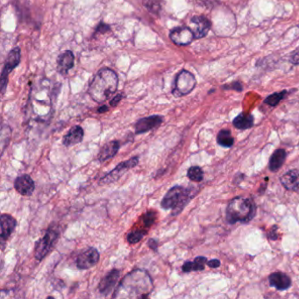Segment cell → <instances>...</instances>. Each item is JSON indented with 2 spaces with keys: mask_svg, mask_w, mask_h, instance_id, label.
<instances>
[{
  "mask_svg": "<svg viewBox=\"0 0 299 299\" xmlns=\"http://www.w3.org/2000/svg\"><path fill=\"white\" fill-rule=\"evenodd\" d=\"M74 61L75 57L73 53L69 50L66 51L58 58V71L61 75H66L69 72V69L73 68Z\"/></svg>",
  "mask_w": 299,
  "mask_h": 299,
  "instance_id": "20",
  "label": "cell"
},
{
  "mask_svg": "<svg viewBox=\"0 0 299 299\" xmlns=\"http://www.w3.org/2000/svg\"><path fill=\"white\" fill-rule=\"evenodd\" d=\"M99 261H100V253L98 252V250L94 248H89L87 249L84 250L77 256L76 263L78 269L86 270L96 266Z\"/></svg>",
  "mask_w": 299,
  "mask_h": 299,
  "instance_id": "9",
  "label": "cell"
},
{
  "mask_svg": "<svg viewBox=\"0 0 299 299\" xmlns=\"http://www.w3.org/2000/svg\"><path fill=\"white\" fill-rule=\"evenodd\" d=\"M138 163V157L131 158L128 161L120 162L119 164L116 166L115 169H112L111 171H110L100 179V185L110 184L119 180V178L122 177L123 175L127 172V170L135 168V166H137Z\"/></svg>",
  "mask_w": 299,
  "mask_h": 299,
  "instance_id": "7",
  "label": "cell"
},
{
  "mask_svg": "<svg viewBox=\"0 0 299 299\" xmlns=\"http://www.w3.org/2000/svg\"><path fill=\"white\" fill-rule=\"evenodd\" d=\"M223 89L224 90H235L237 92H242L243 87H242V85L240 82H234V83L229 84V85H224Z\"/></svg>",
  "mask_w": 299,
  "mask_h": 299,
  "instance_id": "30",
  "label": "cell"
},
{
  "mask_svg": "<svg viewBox=\"0 0 299 299\" xmlns=\"http://www.w3.org/2000/svg\"><path fill=\"white\" fill-rule=\"evenodd\" d=\"M192 29L195 39L203 38L211 30V21L204 16H194L191 19Z\"/></svg>",
  "mask_w": 299,
  "mask_h": 299,
  "instance_id": "10",
  "label": "cell"
},
{
  "mask_svg": "<svg viewBox=\"0 0 299 299\" xmlns=\"http://www.w3.org/2000/svg\"><path fill=\"white\" fill-rule=\"evenodd\" d=\"M217 142L219 145L224 148H231L234 145V139L232 136L230 130L227 129H223L220 130L217 136Z\"/></svg>",
  "mask_w": 299,
  "mask_h": 299,
  "instance_id": "24",
  "label": "cell"
},
{
  "mask_svg": "<svg viewBox=\"0 0 299 299\" xmlns=\"http://www.w3.org/2000/svg\"><path fill=\"white\" fill-rule=\"evenodd\" d=\"M121 99H122V95H121V94H119V95H117V96L114 97V98L112 99V100H111V102H110L111 106H113V107L117 106L119 102H120Z\"/></svg>",
  "mask_w": 299,
  "mask_h": 299,
  "instance_id": "33",
  "label": "cell"
},
{
  "mask_svg": "<svg viewBox=\"0 0 299 299\" xmlns=\"http://www.w3.org/2000/svg\"><path fill=\"white\" fill-rule=\"evenodd\" d=\"M84 138V130L79 126H75L68 132V134L63 137L62 143L66 147L74 146L82 142Z\"/></svg>",
  "mask_w": 299,
  "mask_h": 299,
  "instance_id": "19",
  "label": "cell"
},
{
  "mask_svg": "<svg viewBox=\"0 0 299 299\" xmlns=\"http://www.w3.org/2000/svg\"><path fill=\"white\" fill-rule=\"evenodd\" d=\"M280 182L287 191L298 192L299 190V169L289 170L281 177Z\"/></svg>",
  "mask_w": 299,
  "mask_h": 299,
  "instance_id": "15",
  "label": "cell"
},
{
  "mask_svg": "<svg viewBox=\"0 0 299 299\" xmlns=\"http://www.w3.org/2000/svg\"><path fill=\"white\" fill-rule=\"evenodd\" d=\"M286 159V152L283 149H278L273 153L269 159V168L270 171L276 172L282 168Z\"/></svg>",
  "mask_w": 299,
  "mask_h": 299,
  "instance_id": "22",
  "label": "cell"
},
{
  "mask_svg": "<svg viewBox=\"0 0 299 299\" xmlns=\"http://www.w3.org/2000/svg\"><path fill=\"white\" fill-rule=\"evenodd\" d=\"M290 61L294 65H299V48L292 52Z\"/></svg>",
  "mask_w": 299,
  "mask_h": 299,
  "instance_id": "31",
  "label": "cell"
},
{
  "mask_svg": "<svg viewBox=\"0 0 299 299\" xmlns=\"http://www.w3.org/2000/svg\"><path fill=\"white\" fill-rule=\"evenodd\" d=\"M120 276L119 269H112L104 276L99 284V291L102 295L108 296L115 287Z\"/></svg>",
  "mask_w": 299,
  "mask_h": 299,
  "instance_id": "13",
  "label": "cell"
},
{
  "mask_svg": "<svg viewBox=\"0 0 299 299\" xmlns=\"http://www.w3.org/2000/svg\"><path fill=\"white\" fill-rule=\"evenodd\" d=\"M108 30H109V27L103 23L100 24V26L97 28L98 32H102V33H104V32H106Z\"/></svg>",
  "mask_w": 299,
  "mask_h": 299,
  "instance_id": "35",
  "label": "cell"
},
{
  "mask_svg": "<svg viewBox=\"0 0 299 299\" xmlns=\"http://www.w3.org/2000/svg\"><path fill=\"white\" fill-rule=\"evenodd\" d=\"M148 246H149V248L153 250V251L157 252L158 242L156 240H154V239H150V240H149V242H148Z\"/></svg>",
  "mask_w": 299,
  "mask_h": 299,
  "instance_id": "32",
  "label": "cell"
},
{
  "mask_svg": "<svg viewBox=\"0 0 299 299\" xmlns=\"http://www.w3.org/2000/svg\"><path fill=\"white\" fill-rule=\"evenodd\" d=\"M17 226L16 219L9 214L1 215V239L6 241L15 230Z\"/></svg>",
  "mask_w": 299,
  "mask_h": 299,
  "instance_id": "18",
  "label": "cell"
},
{
  "mask_svg": "<svg viewBox=\"0 0 299 299\" xmlns=\"http://www.w3.org/2000/svg\"><path fill=\"white\" fill-rule=\"evenodd\" d=\"M14 188L21 195L30 196L35 191V182L30 176L22 175L18 177L14 182Z\"/></svg>",
  "mask_w": 299,
  "mask_h": 299,
  "instance_id": "14",
  "label": "cell"
},
{
  "mask_svg": "<svg viewBox=\"0 0 299 299\" xmlns=\"http://www.w3.org/2000/svg\"><path fill=\"white\" fill-rule=\"evenodd\" d=\"M203 176H204V174H203V169L198 166H192L187 171V177L189 179L193 182H197V183L202 182Z\"/></svg>",
  "mask_w": 299,
  "mask_h": 299,
  "instance_id": "26",
  "label": "cell"
},
{
  "mask_svg": "<svg viewBox=\"0 0 299 299\" xmlns=\"http://www.w3.org/2000/svg\"><path fill=\"white\" fill-rule=\"evenodd\" d=\"M169 37L173 43L179 46H186L192 43L194 37V34L191 28L189 27H181L174 28L170 34Z\"/></svg>",
  "mask_w": 299,
  "mask_h": 299,
  "instance_id": "11",
  "label": "cell"
},
{
  "mask_svg": "<svg viewBox=\"0 0 299 299\" xmlns=\"http://www.w3.org/2000/svg\"><path fill=\"white\" fill-rule=\"evenodd\" d=\"M107 111L108 107L107 106H105V105H104V106H101V107L99 108V110H98V111H99L100 113H104V112H105V111Z\"/></svg>",
  "mask_w": 299,
  "mask_h": 299,
  "instance_id": "36",
  "label": "cell"
},
{
  "mask_svg": "<svg viewBox=\"0 0 299 299\" xmlns=\"http://www.w3.org/2000/svg\"><path fill=\"white\" fill-rule=\"evenodd\" d=\"M20 58H21V55H20L19 48H14L13 50H11V52L8 54L7 59H6L4 69H3V72H2V76H1L2 93H4V92H5L9 74L11 73L17 66L19 65Z\"/></svg>",
  "mask_w": 299,
  "mask_h": 299,
  "instance_id": "8",
  "label": "cell"
},
{
  "mask_svg": "<svg viewBox=\"0 0 299 299\" xmlns=\"http://www.w3.org/2000/svg\"><path fill=\"white\" fill-rule=\"evenodd\" d=\"M195 192L193 188H185L176 185L165 194L161 200V207L164 210H172V215H177L183 211L185 205L192 199Z\"/></svg>",
  "mask_w": 299,
  "mask_h": 299,
  "instance_id": "4",
  "label": "cell"
},
{
  "mask_svg": "<svg viewBox=\"0 0 299 299\" xmlns=\"http://www.w3.org/2000/svg\"><path fill=\"white\" fill-rule=\"evenodd\" d=\"M207 265L211 269H217V268H219V266H220V261L219 260H217V259H214V260L208 261Z\"/></svg>",
  "mask_w": 299,
  "mask_h": 299,
  "instance_id": "34",
  "label": "cell"
},
{
  "mask_svg": "<svg viewBox=\"0 0 299 299\" xmlns=\"http://www.w3.org/2000/svg\"><path fill=\"white\" fill-rule=\"evenodd\" d=\"M145 234H146L145 231H133L127 235V242H129L130 244H135V243L140 242L144 237Z\"/></svg>",
  "mask_w": 299,
  "mask_h": 299,
  "instance_id": "27",
  "label": "cell"
},
{
  "mask_svg": "<svg viewBox=\"0 0 299 299\" xmlns=\"http://www.w3.org/2000/svg\"><path fill=\"white\" fill-rule=\"evenodd\" d=\"M163 122V118L160 115H153L139 119L135 124V134L141 135L156 128Z\"/></svg>",
  "mask_w": 299,
  "mask_h": 299,
  "instance_id": "12",
  "label": "cell"
},
{
  "mask_svg": "<svg viewBox=\"0 0 299 299\" xmlns=\"http://www.w3.org/2000/svg\"><path fill=\"white\" fill-rule=\"evenodd\" d=\"M119 85V78L115 71L104 68L100 69L89 86V93L97 103H104L115 93Z\"/></svg>",
  "mask_w": 299,
  "mask_h": 299,
  "instance_id": "2",
  "label": "cell"
},
{
  "mask_svg": "<svg viewBox=\"0 0 299 299\" xmlns=\"http://www.w3.org/2000/svg\"><path fill=\"white\" fill-rule=\"evenodd\" d=\"M145 5H146L147 9L153 13H158V12L161 10L159 2L155 0H147Z\"/></svg>",
  "mask_w": 299,
  "mask_h": 299,
  "instance_id": "29",
  "label": "cell"
},
{
  "mask_svg": "<svg viewBox=\"0 0 299 299\" xmlns=\"http://www.w3.org/2000/svg\"><path fill=\"white\" fill-rule=\"evenodd\" d=\"M196 84L195 77L191 72L187 70H182L176 77L173 94L176 97L187 95L195 88Z\"/></svg>",
  "mask_w": 299,
  "mask_h": 299,
  "instance_id": "6",
  "label": "cell"
},
{
  "mask_svg": "<svg viewBox=\"0 0 299 299\" xmlns=\"http://www.w3.org/2000/svg\"><path fill=\"white\" fill-rule=\"evenodd\" d=\"M119 148H120V143L119 141H111L108 142L100 150V153L98 154V160L100 162H104L114 157L119 152Z\"/></svg>",
  "mask_w": 299,
  "mask_h": 299,
  "instance_id": "17",
  "label": "cell"
},
{
  "mask_svg": "<svg viewBox=\"0 0 299 299\" xmlns=\"http://www.w3.org/2000/svg\"><path fill=\"white\" fill-rule=\"evenodd\" d=\"M60 237V230L56 226H51L47 230L46 234L39 242H36L35 248V257L37 261L43 259L53 249Z\"/></svg>",
  "mask_w": 299,
  "mask_h": 299,
  "instance_id": "5",
  "label": "cell"
},
{
  "mask_svg": "<svg viewBox=\"0 0 299 299\" xmlns=\"http://www.w3.org/2000/svg\"><path fill=\"white\" fill-rule=\"evenodd\" d=\"M207 258L203 256L196 257L194 261H186L182 267L183 272L189 273L191 271H202L207 263Z\"/></svg>",
  "mask_w": 299,
  "mask_h": 299,
  "instance_id": "23",
  "label": "cell"
},
{
  "mask_svg": "<svg viewBox=\"0 0 299 299\" xmlns=\"http://www.w3.org/2000/svg\"><path fill=\"white\" fill-rule=\"evenodd\" d=\"M270 286L276 288L278 291H286L292 285V280L283 272H274L269 276Z\"/></svg>",
  "mask_w": 299,
  "mask_h": 299,
  "instance_id": "16",
  "label": "cell"
},
{
  "mask_svg": "<svg viewBox=\"0 0 299 299\" xmlns=\"http://www.w3.org/2000/svg\"><path fill=\"white\" fill-rule=\"evenodd\" d=\"M156 218H157V213L155 211H148L147 213L144 214V216L142 217V219H143L144 225L147 227H150V226H153V224L155 223Z\"/></svg>",
  "mask_w": 299,
  "mask_h": 299,
  "instance_id": "28",
  "label": "cell"
},
{
  "mask_svg": "<svg viewBox=\"0 0 299 299\" xmlns=\"http://www.w3.org/2000/svg\"><path fill=\"white\" fill-rule=\"evenodd\" d=\"M233 125L239 130H247L253 127L254 118L252 114L242 112L233 120Z\"/></svg>",
  "mask_w": 299,
  "mask_h": 299,
  "instance_id": "21",
  "label": "cell"
},
{
  "mask_svg": "<svg viewBox=\"0 0 299 299\" xmlns=\"http://www.w3.org/2000/svg\"><path fill=\"white\" fill-rule=\"evenodd\" d=\"M256 204L253 199L237 196L231 200L226 208V220L229 224L249 223L256 215Z\"/></svg>",
  "mask_w": 299,
  "mask_h": 299,
  "instance_id": "3",
  "label": "cell"
},
{
  "mask_svg": "<svg viewBox=\"0 0 299 299\" xmlns=\"http://www.w3.org/2000/svg\"><path fill=\"white\" fill-rule=\"evenodd\" d=\"M287 91H282L281 92H275L271 95L267 97L264 100V104H268L271 107L277 106L282 100H284V97L287 94Z\"/></svg>",
  "mask_w": 299,
  "mask_h": 299,
  "instance_id": "25",
  "label": "cell"
},
{
  "mask_svg": "<svg viewBox=\"0 0 299 299\" xmlns=\"http://www.w3.org/2000/svg\"><path fill=\"white\" fill-rule=\"evenodd\" d=\"M153 290V283L149 273L135 269L128 273L116 288L113 299H147Z\"/></svg>",
  "mask_w": 299,
  "mask_h": 299,
  "instance_id": "1",
  "label": "cell"
}]
</instances>
